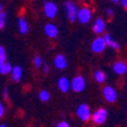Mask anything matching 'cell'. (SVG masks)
Returning <instances> with one entry per match:
<instances>
[{
  "label": "cell",
  "mask_w": 127,
  "mask_h": 127,
  "mask_svg": "<svg viewBox=\"0 0 127 127\" xmlns=\"http://www.w3.org/2000/svg\"><path fill=\"white\" fill-rule=\"evenodd\" d=\"M6 61H7V55H6V50H5V48L0 45V67L2 66Z\"/></svg>",
  "instance_id": "cell-19"
},
{
  "label": "cell",
  "mask_w": 127,
  "mask_h": 127,
  "mask_svg": "<svg viewBox=\"0 0 127 127\" xmlns=\"http://www.w3.org/2000/svg\"><path fill=\"white\" fill-rule=\"evenodd\" d=\"M18 29H19V32L21 34H27L29 33V30H30V26H29V23L26 22V19L24 17H19L18 19Z\"/></svg>",
  "instance_id": "cell-14"
},
{
  "label": "cell",
  "mask_w": 127,
  "mask_h": 127,
  "mask_svg": "<svg viewBox=\"0 0 127 127\" xmlns=\"http://www.w3.org/2000/svg\"><path fill=\"white\" fill-rule=\"evenodd\" d=\"M11 69H13L11 65L6 61L2 66L0 67V73H1L2 75H7V74H9V73H11Z\"/></svg>",
  "instance_id": "cell-18"
},
{
  "label": "cell",
  "mask_w": 127,
  "mask_h": 127,
  "mask_svg": "<svg viewBox=\"0 0 127 127\" xmlns=\"http://www.w3.org/2000/svg\"><path fill=\"white\" fill-rule=\"evenodd\" d=\"M58 13V7L52 1H48L44 3V14L48 18H55Z\"/></svg>",
  "instance_id": "cell-6"
},
{
  "label": "cell",
  "mask_w": 127,
  "mask_h": 127,
  "mask_svg": "<svg viewBox=\"0 0 127 127\" xmlns=\"http://www.w3.org/2000/svg\"><path fill=\"white\" fill-rule=\"evenodd\" d=\"M114 71L116 74L118 75H124L125 73L127 71V65L125 61H122V60H118L115 63L114 65Z\"/></svg>",
  "instance_id": "cell-11"
},
{
  "label": "cell",
  "mask_w": 127,
  "mask_h": 127,
  "mask_svg": "<svg viewBox=\"0 0 127 127\" xmlns=\"http://www.w3.org/2000/svg\"><path fill=\"white\" fill-rule=\"evenodd\" d=\"M103 95L108 102H115L117 100V91L112 86H106L103 89Z\"/></svg>",
  "instance_id": "cell-8"
},
{
  "label": "cell",
  "mask_w": 127,
  "mask_h": 127,
  "mask_svg": "<svg viewBox=\"0 0 127 127\" xmlns=\"http://www.w3.org/2000/svg\"><path fill=\"white\" fill-rule=\"evenodd\" d=\"M49 69H50L49 65H44V66H43V71H44V73H49Z\"/></svg>",
  "instance_id": "cell-25"
},
{
  "label": "cell",
  "mask_w": 127,
  "mask_h": 127,
  "mask_svg": "<svg viewBox=\"0 0 127 127\" xmlns=\"http://www.w3.org/2000/svg\"><path fill=\"white\" fill-rule=\"evenodd\" d=\"M94 79L98 83H103L106 81V74L102 70H96L94 73Z\"/></svg>",
  "instance_id": "cell-17"
},
{
  "label": "cell",
  "mask_w": 127,
  "mask_h": 127,
  "mask_svg": "<svg viewBox=\"0 0 127 127\" xmlns=\"http://www.w3.org/2000/svg\"><path fill=\"white\" fill-rule=\"evenodd\" d=\"M65 8H66V13L68 16V19L70 22H75L77 19V11H78V8L75 5L74 2L71 1H67L65 3Z\"/></svg>",
  "instance_id": "cell-5"
},
{
  "label": "cell",
  "mask_w": 127,
  "mask_h": 127,
  "mask_svg": "<svg viewBox=\"0 0 127 127\" xmlns=\"http://www.w3.org/2000/svg\"><path fill=\"white\" fill-rule=\"evenodd\" d=\"M22 76H23V69L21 66H15L11 69V78L15 81V82H18L21 81Z\"/></svg>",
  "instance_id": "cell-15"
},
{
  "label": "cell",
  "mask_w": 127,
  "mask_h": 127,
  "mask_svg": "<svg viewBox=\"0 0 127 127\" xmlns=\"http://www.w3.org/2000/svg\"><path fill=\"white\" fill-rule=\"evenodd\" d=\"M85 86H86L85 78L83 76H81V75L75 76L70 83V87L73 89V91H74V92H77V93L82 92V91L85 89Z\"/></svg>",
  "instance_id": "cell-2"
},
{
  "label": "cell",
  "mask_w": 127,
  "mask_h": 127,
  "mask_svg": "<svg viewBox=\"0 0 127 127\" xmlns=\"http://www.w3.org/2000/svg\"><path fill=\"white\" fill-rule=\"evenodd\" d=\"M103 39H104V42H106L107 45H109L110 48H112V49H115V50H118V49H120V44H119L118 42H116L112 37L110 36V34H106L104 36H103Z\"/></svg>",
  "instance_id": "cell-16"
},
{
  "label": "cell",
  "mask_w": 127,
  "mask_h": 127,
  "mask_svg": "<svg viewBox=\"0 0 127 127\" xmlns=\"http://www.w3.org/2000/svg\"><path fill=\"white\" fill-rule=\"evenodd\" d=\"M92 19V11L87 7H83L77 11V21L81 24H87Z\"/></svg>",
  "instance_id": "cell-3"
},
{
  "label": "cell",
  "mask_w": 127,
  "mask_h": 127,
  "mask_svg": "<svg viewBox=\"0 0 127 127\" xmlns=\"http://www.w3.org/2000/svg\"><path fill=\"white\" fill-rule=\"evenodd\" d=\"M0 127H7V126H6V125H3V124H1V125H0Z\"/></svg>",
  "instance_id": "cell-31"
},
{
  "label": "cell",
  "mask_w": 127,
  "mask_h": 127,
  "mask_svg": "<svg viewBox=\"0 0 127 127\" xmlns=\"http://www.w3.org/2000/svg\"><path fill=\"white\" fill-rule=\"evenodd\" d=\"M6 22H7V14L5 11H1L0 13V30H2L5 27Z\"/></svg>",
  "instance_id": "cell-21"
},
{
  "label": "cell",
  "mask_w": 127,
  "mask_h": 127,
  "mask_svg": "<svg viewBox=\"0 0 127 127\" xmlns=\"http://www.w3.org/2000/svg\"><path fill=\"white\" fill-rule=\"evenodd\" d=\"M3 96H5V98L8 96V89H5V90H3Z\"/></svg>",
  "instance_id": "cell-28"
},
{
  "label": "cell",
  "mask_w": 127,
  "mask_h": 127,
  "mask_svg": "<svg viewBox=\"0 0 127 127\" xmlns=\"http://www.w3.org/2000/svg\"><path fill=\"white\" fill-rule=\"evenodd\" d=\"M44 32L49 37L53 39V37H56L58 35V27L52 23H48V24H45V26H44Z\"/></svg>",
  "instance_id": "cell-9"
},
{
  "label": "cell",
  "mask_w": 127,
  "mask_h": 127,
  "mask_svg": "<svg viewBox=\"0 0 127 127\" xmlns=\"http://www.w3.org/2000/svg\"><path fill=\"white\" fill-rule=\"evenodd\" d=\"M42 58L40 57V56H35L34 57V65H35V67L36 68H40V67L42 66Z\"/></svg>",
  "instance_id": "cell-22"
},
{
  "label": "cell",
  "mask_w": 127,
  "mask_h": 127,
  "mask_svg": "<svg viewBox=\"0 0 127 127\" xmlns=\"http://www.w3.org/2000/svg\"><path fill=\"white\" fill-rule=\"evenodd\" d=\"M39 98H40L41 101L47 102V101H49V99H50V93L48 92V91H45V90H42L39 93Z\"/></svg>",
  "instance_id": "cell-20"
},
{
  "label": "cell",
  "mask_w": 127,
  "mask_h": 127,
  "mask_svg": "<svg viewBox=\"0 0 127 127\" xmlns=\"http://www.w3.org/2000/svg\"><path fill=\"white\" fill-rule=\"evenodd\" d=\"M76 114L77 116L79 117L81 120L83 122H87V120H90L91 119V111H90V107L85 104V103H82V104H79L78 108L76 110Z\"/></svg>",
  "instance_id": "cell-4"
},
{
  "label": "cell",
  "mask_w": 127,
  "mask_h": 127,
  "mask_svg": "<svg viewBox=\"0 0 127 127\" xmlns=\"http://www.w3.org/2000/svg\"><path fill=\"white\" fill-rule=\"evenodd\" d=\"M106 47H107V44H106V42H104V39L99 36V37H96V39L93 40L92 45H91V49H92L93 52L100 53L106 49Z\"/></svg>",
  "instance_id": "cell-7"
},
{
  "label": "cell",
  "mask_w": 127,
  "mask_h": 127,
  "mask_svg": "<svg viewBox=\"0 0 127 127\" xmlns=\"http://www.w3.org/2000/svg\"><path fill=\"white\" fill-rule=\"evenodd\" d=\"M107 117H108V111L104 108H99L95 110L93 115H91V119L95 125H102L106 123Z\"/></svg>",
  "instance_id": "cell-1"
},
{
  "label": "cell",
  "mask_w": 127,
  "mask_h": 127,
  "mask_svg": "<svg viewBox=\"0 0 127 127\" xmlns=\"http://www.w3.org/2000/svg\"><path fill=\"white\" fill-rule=\"evenodd\" d=\"M106 30V24L102 18H96L93 24V32L95 34H102Z\"/></svg>",
  "instance_id": "cell-10"
},
{
  "label": "cell",
  "mask_w": 127,
  "mask_h": 127,
  "mask_svg": "<svg viewBox=\"0 0 127 127\" xmlns=\"http://www.w3.org/2000/svg\"><path fill=\"white\" fill-rule=\"evenodd\" d=\"M55 66L57 69H65L67 67V60L64 55H57L55 58Z\"/></svg>",
  "instance_id": "cell-12"
},
{
  "label": "cell",
  "mask_w": 127,
  "mask_h": 127,
  "mask_svg": "<svg viewBox=\"0 0 127 127\" xmlns=\"http://www.w3.org/2000/svg\"><path fill=\"white\" fill-rule=\"evenodd\" d=\"M120 3H122L123 7L127 9V0H122V1H120Z\"/></svg>",
  "instance_id": "cell-26"
},
{
  "label": "cell",
  "mask_w": 127,
  "mask_h": 127,
  "mask_svg": "<svg viewBox=\"0 0 127 127\" xmlns=\"http://www.w3.org/2000/svg\"><path fill=\"white\" fill-rule=\"evenodd\" d=\"M58 87L59 90L64 93H67L70 89V82L68 81L67 77H60L58 81Z\"/></svg>",
  "instance_id": "cell-13"
},
{
  "label": "cell",
  "mask_w": 127,
  "mask_h": 127,
  "mask_svg": "<svg viewBox=\"0 0 127 127\" xmlns=\"http://www.w3.org/2000/svg\"><path fill=\"white\" fill-rule=\"evenodd\" d=\"M112 14H114V10H112V8H109L108 10H107V15H108V16H112Z\"/></svg>",
  "instance_id": "cell-27"
},
{
  "label": "cell",
  "mask_w": 127,
  "mask_h": 127,
  "mask_svg": "<svg viewBox=\"0 0 127 127\" xmlns=\"http://www.w3.org/2000/svg\"><path fill=\"white\" fill-rule=\"evenodd\" d=\"M5 115V107H3V104L1 102H0V118Z\"/></svg>",
  "instance_id": "cell-24"
},
{
  "label": "cell",
  "mask_w": 127,
  "mask_h": 127,
  "mask_svg": "<svg viewBox=\"0 0 127 127\" xmlns=\"http://www.w3.org/2000/svg\"><path fill=\"white\" fill-rule=\"evenodd\" d=\"M57 127H70L69 126V124L67 122H65V120H63V122L58 123V125H57Z\"/></svg>",
  "instance_id": "cell-23"
},
{
  "label": "cell",
  "mask_w": 127,
  "mask_h": 127,
  "mask_svg": "<svg viewBox=\"0 0 127 127\" xmlns=\"http://www.w3.org/2000/svg\"><path fill=\"white\" fill-rule=\"evenodd\" d=\"M1 11H2V3L0 2V13H1Z\"/></svg>",
  "instance_id": "cell-30"
},
{
  "label": "cell",
  "mask_w": 127,
  "mask_h": 127,
  "mask_svg": "<svg viewBox=\"0 0 127 127\" xmlns=\"http://www.w3.org/2000/svg\"><path fill=\"white\" fill-rule=\"evenodd\" d=\"M111 1H112L114 3H119L120 2V0H111Z\"/></svg>",
  "instance_id": "cell-29"
}]
</instances>
